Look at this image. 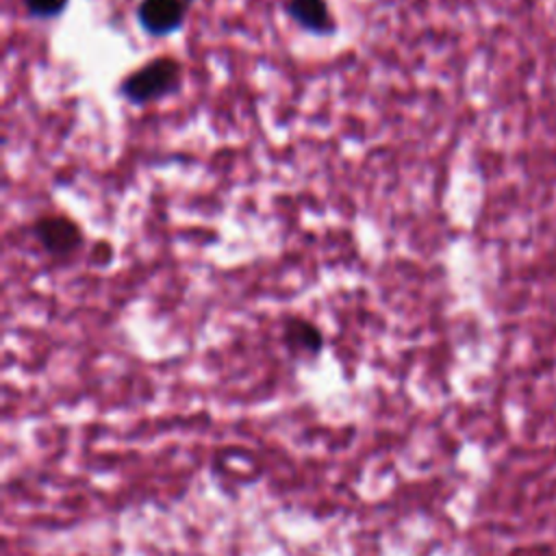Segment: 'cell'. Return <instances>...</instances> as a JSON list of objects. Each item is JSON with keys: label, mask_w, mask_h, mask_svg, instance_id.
<instances>
[{"label": "cell", "mask_w": 556, "mask_h": 556, "mask_svg": "<svg viewBox=\"0 0 556 556\" xmlns=\"http://www.w3.org/2000/svg\"><path fill=\"white\" fill-rule=\"evenodd\" d=\"M287 11L300 28L313 35H330L334 30V17L326 0H289Z\"/></svg>", "instance_id": "cell-4"}, {"label": "cell", "mask_w": 556, "mask_h": 556, "mask_svg": "<svg viewBox=\"0 0 556 556\" xmlns=\"http://www.w3.org/2000/svg\"><path fill=\"white\" fill-rule=\"evenodd\" d=\"M24 7L28 9L30 15L35 17H41V20H50V17H56L65 11L67 7V0H22Z\"/></svg>", "instance_id": "cell-6"}, {"label": "cell", "mask_w": 556, "mask_h": 556, "mask_svg": "<svg viewBox=\"0 0 556 556\" xmlns=\"http://www.w3.org/2000/svg\"><path fill=\"white\" fill-rule=\"evenodd\" d=\"M187 9V0H141L137 7V20L146 33L163 37L185 24Z\"/></svg>", "instance_id": "cell-3"}, {"label": "cell", "mask_w": 556, "mask_h": 556, "mask_svg": "<svg viewBox=\"0 0 556 556\" xmlns=\"http://www.w3.org/2000/svg\"><path fill=\"white\" fill-rule=\"evenodd\" d=\"M180 80H182L180 61L174 56H156V59H150L139 70L130 72L122 80L119 93L130 104L143 106L174 93L180 87Z\"/></svg>", "instance_id": "cell-1"}, {"label": "cell", "mask_w": 556, "mask_h": 556, "mask_svg": "<svg viewBox=\"0 0 556 556\" xmlns=\"http://www.w3.org/2000/svg\"><path fill=\"white\" fill-rule=\"evenodd\" d=\"M33 230L39 245L52 256H67L83 245L80 226L65 215H43Z\"/></svg>", "instance_id": "cell-2"}, {"label": "cell", "mask_w": 556, "mask_h": 556, "mask_svg": "<svg viewBox=\"0 0 556 556\" xmlns=\"http://www.w3.org/2000/svg\"><path fill=\"white\" fill-rule=\"evenodd\" d=\"M285 343L295 354H317L321 350L324 337L315 324L302 317H293L285 326Z\"/></svg>", "instance_id": "cell-5"}]
</instances>
